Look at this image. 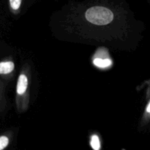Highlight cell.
I'll list each match as a JSON object with an SVG mask.
<instances>
[{
    "label": "cell",
    "instance_id": "2",
    "mask_svg": "<svg viewBox=\"0 0 150 150\" xmlns=\"http://www.w3.org/2000/svg\"><path fill=\"white\" fill-rule=\"evenodd\" d=\"M28 86V79L24 74H21L18 79L16 92L18 95H22L25 93Z\"/></svg>",
    "mask_w": 150,
    "mask_h": 150
},
{
    "label": "cell",
    "instance_id": "6",
    "mask_svg": "<svg viewBox=\"0 0 150 150\" xmlns=\"http://www.w3.org/2000/svg\"><path fill=\"white\" fill-rule=\"evenodd\" d=\"M90 144L92 148L94 150H99L100 149V139L98 136L94 135L91 139Z\"/></svg>",
    "mask_w": 150,
    "mask_h": 150
},
{
    "label": "cell",
    "instance_id": "9",
    "mask_svg": "<svg viewBox=\"0 0 150 150\" xmlns=\"http://www.w3.org/2000/svg\"><path fill=\"white\" fill-rule=\"evenodd\" d=\"M1 83H0V101H1Z\"/></svg>",
    "mask_w": 150,
    "mask_h": 150
},
{
    "label": "cell",
    "instance_id": "8",
    "mask_svg": "<svg viewBox=\"0 0 150 150\" xmlns=\"http://www.w3.org/2000/svg\"><path fill=\"white\" fill-rule=\"evenodd\" d=\"M146 111H147L148 113H150V103H149V105H148L147 108H146Z\"/></svg>",
    "mask_w": 150,
    "mask_h": 150
},
{
    "label": "cell",
    "instance_id": "7",
    "mask_svg": "<svg viewBox=\"0 0 150 150\" xmlns=\"http://www.w3.org/2000/svg\"><path fill=\"white\" fill-rule=\"evenodd\" d=\"M22 0H9L10 7L13 11H17L20 8Z\"/></svg>",
    "mask_w": 150,
    "mask_h": 150
},
{
    "label": "cell",
    "instance_id": "5",
    "mask_svg": "<svg viewBox=\"0 0 150 150\" xmlns=\"http://www.w3.org/2000/svg\"><path fill=\"white\" fill-rule=\"evenodd\" d=\"M10 144V139L6 135L0 136V150H4Z\"/></svg>",
    "mask_w": 150,
    "mask_h": 150
},
{
    "label": "cell",
    "instance_id": "1",
    "mask_svg": "<svg viewBox=\"0 0 150 150\" xmlns=\"http://www.w3.org/2000/svg\"><path fill=\"white\" fill-rule=\"evenodd\" d=\"M85 16L88 21L99 26L108 24L114 19V14L111 10L100 6L89 8L86 10Z\"/></svg>",
    "mask_w": 150,
    "mask_h": 150
},
{
    "label": "cell",
    "instance_id": "3",
    "mask_svg": "<svg viewBox=\"0 0 150 150\" xmlns=\"http://www.w3.org/2000/svg\"><path fill=\"white\" fill-rule=\"evenodd\" d=\"M15 64L12 61L0 62V75L10 74L14 70Z\"/></svg>",
    "mask_w": 150,
    "mask_h": 150
},
{
    "label": "cell",
    "instance_id": "4",
    "mask_svg": "<svg viewBox=\"0 0 150 150\" xmlns=\"http://www.w3.org/2000/svg\"><path fill=\"white\" fill-rule=\"evenodd\" d=\"M95 66L98 67H101V68H105V67H108L111 64V61L108 59H103L100 58H96L95 59L93 62Z\"/></svg>",
    "mask_w": 150,
    "mask_h": 150
}]
</instances>
